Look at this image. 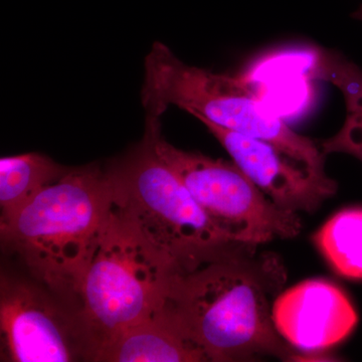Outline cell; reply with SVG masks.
Here are the masks:
<instances>
[{
	"instance_id": "1",
	"label": "cell",
	"mask_w": 362,
	"mask_h": 362,
	"mask_svg": "<svg viewBox=\"0 0 362 362\" xmlns=\"http://www.w3.org/2000/svg\"><path fill=\"white\" fill-rule=\"evenodd\" d=\"M255 254V246L237 247L171 282L166 307L206 361L292 357L272 318L284 269L275 257Z\"/></svg>"
},
{
	"instance_id": "2",
	"label": "cell",
	"mask_w": 362,
	"mask_h": 362,
	"mask_svg": "<svg viewBox=\"0 0 362 362\" xmlns=\"http://www.w3.org/2000/svg\"><path fill=\"white\" fill-rule=\"evenodd\" d=\"M113 209L108 171L70 168L0 223L2 240L52 290L77 295Z\"/></svg>"
},
{
	"instance_id": "3",
	"label": "cell",
	"mask_w": 362,
	"mask_h": 362,
	"mask_svg": "<svg viewBox=\"0 0 362 362\" xmlns=\"http://www.w3.org/2000/svg\"><path fill=\"white\" fill-rule=\"evenodd\" d=\"M158 117L147 116L142 141L108 169L114 209L178 273L194 271L240 244L202 209L154 148Z\"/></svg>"
},
{
	"instance_id": "4",
	"label": "cell",
	"mask_w": 362,
	"mask_h": 362,
	"mask_svg": "<svg viewBox=\"0 0 362 362\" xmlns=\"http://www.w3.org/2000/svg\"><path fill=\"white\" fill-rule=\"evenodd\" d=\"M144 66L141 98L147 116L159 118L173 105L197 120L270 143L312 175L330 178L321 147L293 130L244 78L187 65L159 42Z\"/></svg>"
},
{
	"instance_id": "5",
	"label": "cell",
	"mask_w": 362,
	"mask_h": 362,
	"mask_svg": "<svg viewBox=\"0 0 362 362\" xmlns=\"http://www.w3.org/2000/svg\"><path fill=\"white\" fill-rule=\"evenodd\" d=\"M176 274L175 267L114 209L77 292L89 359L112 337L160 310Z\"/></svg>"
},
{
	"instance_id": "6",
	"label": "cell",
	"mask_w": 362,
	"mask_h": 362,
	"mask_svg": "<svg viewBox=\"0 0 362 362\" xmlns=\"http://www.w3.org/2000/svg\"><path fill=\"white\" fill-rule=\"evenodd\" d=\"M154 148L202 209L240 244L257 247L275 238L292 239L301 232L299 214L274 204L235 162L173 146L162 137L159 121Z\"/></svg>"
},
{
	"instance_id": "7",
	"label": "cell",
	"mask_w": 362,
	"mask_h": 362,
	"mask_svg": "<svg viewBox=\"0 0 362 362\" xmlns=\"http://www.w3.org/2000/svg\"><path fill=\"white\" fill-rule=\"evenodd\" d=\"M1 361L71 362L89 358L80 316L71 317L42 289L1 276Z\"/></svg>"
},
{
	"instance_id": "8",
	"label": "cell",
	"mask_w": 362,
	"mask_h": 362,
	"mask_svg": "<svg viewBox=\"0 0 362 362\" xmlns=\"http://www.w3.org/2000/svg\"><path fill=\"white\" fill-rule=\"evenodd\" d=\"M199 121L223 145L238 168L281 209L297 214L314 213L337 194L335 180L312 175L270 143Z\"/></svg>"
},
{
	"instance_id": "9",
	"label": "cell",
	"mask_w": 362,
	"mask_h": 362,
	"mask_svg": "<svg viewBox=\"0 0 362 362\" xmlns=\"http://www.w3.org/2000/svg\"><path fill=\"white\" fill-rule=\"evenodd\" d=\"M272 318L281 337L304 352L338 344L358 322L346 295L324 279L303 281L279 295L272 306Z\"/></svg>"
},
{
	"instance_id": "10",
	"label": "cell",
	"mask_w": 362,
	"mask_h": 362,
	"mask_svg": "<svg viewBox=\"0 0 362 362\" xmlns=\"http://www.w3.org/2000/svg\"><path fill=\"white\" fill-rule=\"evenodd\" d=\"M93 361L197 362L206 358L188 341L165 303L153 315L102 344Z\"/></svg>"
},
{
	"instance_id": "11",
	"label": "cell",
	"mask_w": 362,
	"mask_h": 362,
	"mask_svg": "<svg viewBox=\"0 0 362 362\" xmlns=\"http://www.w3.org/2000/svg\"><path fill=\"white\" fill-rule=\"evenodd\" d=\"M307 76L337 87L346 107L342 127L321 143L323 153L349 154L362 162V69L339 52L319 51Z\"/></svg>"
},
{
	"instance_id": "12",
	"label": "cell",
	"mask_w": 362,
	"mask_h": 362,
	"mask_svg": "<svg viewBox=\"0 0 362 362\" xmlns=\"http://www.w3.org/2000/svg\"><path fill=\"white\" fill-rule=\"evenodd\" d=\"M70 168L42 154L2 157L0 160V209L6 223L45 188L63 177Z\"/></svg>"
},
{
	"instance_id": "13",
	"label": "cell",
	"mask_w": 362,
	"mask_h": 362,
	"mask_svg": "<svg viewBox=\"0 0 362 362\" xmlns=\"http://www.w3.org/2000/svg\"><path fill=\"white\" fill-rule=\"evenodd\" d=\"M314 242L338 275L362 280V207L338 211L319 228Z\"/></svg>"
},
{
	"instance_id": "14",
	"label": "cell",
	"mask_w": 362,
	"mask_h": 362,
	"mask_svg": "<svg viewBox=\"0 0 362 362\" xmlns=\"http://www.w3.org/2000/svg\"><path fill=\"white\" fill-rule=\"evenodd\" d=\"M352 18H354V20L362 21V4L357 11L352 13Z\"/></svg>"
}]
</instances>
